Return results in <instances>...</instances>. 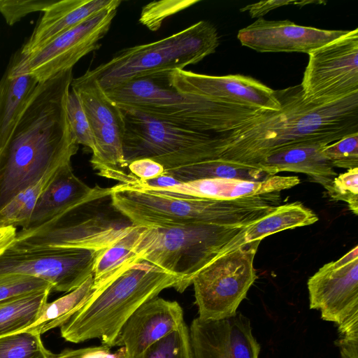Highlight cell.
Wrapping results in <instances>:
<instances>
[{"mask_svg":"<svg viewBox=\"0 0 358 358\" xmlns=\"http://www.w3.org/2000/svg\"><path fill=\"white\" fill-rule=\"evenodd\" d=\"M275 92L280 109L219 134V158L257 167L264 156L281 147L308 141L330 144L358 133V92L316 103L303 99L300 85Z\"/></svg>","mask_w":358,"mask_h":358,"instance_id":"obj_1","label":"cell"},{"mask_svg":"<svg viewBox=\"0 0 358 358\" xmlns=\"http://www.w3.org/2000/svg\"><path fill=\"white\" fill-rule=\"evenodd\" d=\"M72 70L38 84L0 155V208L76 154L78 145L66 115Z\"/></svg>","mask_w":358,"mask_h":358,"instance_id":"obj_2","label":"cell"},{"mask_svg":"<svg viewBox=\"0 0 358 358\" xmlns=\"http://www.w3.org/2000/svg\"><path fill=\"white\" fill-rule=\"evenodd\" d=\"M111 200L129 221L145 227H248L280 206V194L217 200L138 189L118 183L111 187Z\"/></svg>","mask_w":358,"mask_h":358,"instance_id":"obj_3","label":"cell"},{"mask_svg":"<svg viewBox=\"0 0 358 358\" xmlns=\"http://www.w3.org/2000/svg\"><path fill=\"white\" fill-rule=\"evenodd\" d=\"M167 74L162 73L133 80L105 92L120 108L215 134L231 131L271 111L179 92L169 85Z\"/></svg>","mask_w":358,"mask_h":358,"instance_id":"obj_4","label":"cell"},{"mask_svg":"<svg viewBox=\"0 0 358 358\" xmlns=\"http://www.w3.org/2000/svg\"><path fill=\"white\" fill-rule=\"evenodd\" d=\"M180 278L147 262L135 263L102 287L60 327L66 341L99 338L113 347L122 326L143 303L164 289H177Z\"/></svg>","mask_w":358,"mask_h":358,"instance_id":"obj_5","label":"cell"},{"mask_svg":"<svg viewBox=\"0 0 358 358\" xmlns=\"http://www.w3.org/2000/svg\"><path fill=\"white\" fill-rule=\"evenodd\" d=\"M218 45L215 26L201 20L159 41L122 50L83 75L108 91L133 80L183 70L214 53Z\"/></svg>","mask_w":358,"mask_h":358,"instance_id":"obj_6","label":"cell"},{"mask_svg":"<svg viewBox=\"0 0 358 358\" xmlns=\"http://www.w3.org/2000/svg\"><path fill=\"white\" fill-rule=\"evenodd\" d=\"M248 227H144L136 252L139 262H147L177 275L180 282L176 290L183 292L200 270L227 250L245 243Z\"/></svg>","mask_w":358,"mask_h":358,"instance_id":"obj_7","label":"cell"},{"mask_svg":"<svg viewBox=\"0 0 358 358\" xmlns=\"http://www.w3.org/2000/svg\"><path fill=\"white\" fill-rule=\"evenodd\" d=\"M136 224L113 205L111 187L34 227L17 231L11 249L85 248L101 250L127 236Z\"/></svg>","mask_w":358,"mask_h":358,"instance_id":"obj_8","label":"cell"},{"mask_svg":"<svg viewBox=\"0 0 358 358\" xmlns=\"http://www.w3.org/2000/svg\"><path fill=\"white\" fill-rule=\"evenodd\" d=\"M124 122L122 147L127 165L148 158L165 170L219 158V134L201 132L120 108Z\"/></svg>","mask_w":358,"mask_h":358,"instance_id":"obj_9","label":"cell"},{"mask_svg":"<svg viewBox=\"0 0 358 358\" xmlns=\"http://www.w3.org/2000/svg\"><path fill=\"white\" fill-rule=\"evenodd\" d=\"M260 242H245L227 250L194 276L199 320H220L236 314L257 278L254 259Z\"/></svg>","mask_w":358,"mask_h":358,"instance_id":"obj_10","label":"cell"},{"mask_svg":"<svg viewBox=\"0 0 358 358\" xmlns=\"http://www.w3.org/2000/svg\"><path fill=\"white\" fill-rule=\"evenodd\" d=\"M71 87L79 97L93 134V169L99 176L120 184L134 183L137 178L129 173L124 157V122L120 108L94 78L82 75L72 80Z\"/></svg>","mask_w":358,"mask_h":358,"instance_id":"obj_11","label":"cell"},{"mask_svg":"<svg viewBox=\"0 0 358 358\" xmlns=\"http://www.w3.org/2000/svg\"><path fill=\"white\" fill-rule=\"evenodd\" d=\"M117 8L103 10L66 31L41 49L13 57L6 72L10 77L29 75L39 83L69 69L84 56L99 48Z\"/></svg>","mask_w":358,"mask_h":358,"instance_id":"obj_12","label":"cell"},{"mask_svg":"<svg viewBox=\"0 0 358 358\" xmlns=\"http://www.w3.org/2000/svg\"><path fill=\"white\" fill-rule=\"evenodd\" d=\"M301 87L304 100L334 102L358 92V29L308 54Z\"/></svg>","mask_w":358,"mask_h":358,"instance_id":"obj_13","label":"cell"},{"mask_svg":"<svg viewBox=\"0 0 358 358\" xmlns=\"http://www.w3.org/2000/svg\"><path fill=\"white\" fill-rule=\"evenodd\" d=\"M100 250L56 248L18 250L8 248L0 256V273H19L43 280L52 290L69 292L93 275Z\"/></svg>","mask_w":358,"mask_h":358,"instance_id":"obj_14","label":"cell"},{"mask_svg":"<svg viewBox=\"0 0 358 358\" xmlns=\"http://www.w3.org/2000/svg\"><path fill=\"white\" fill-rule=\"evenodd\" d=\"M310 308L338 325L358 315V246L323 265L307 282Z\"/></svg>","mask_w":358,"mask_h":358,"instance_id":"obj_15","label":"cell"},{"mask_svg":"<svg viewBox=\"0 0 358 358\" xmlns=\"http://www.w3.org/2000/svg\"><path fill=\"white\" fill-rule=\"evenodd\" d=\"M167 83L181 93L206 96L268 110L280 109L275 90L248 76L238 74L215 76L175 69L168 73Z\"/></svg>","mask_w":358,"mask_h":358,"instance_id":"obj_16","label":"cell"},{"mask_svg":"<svg viewBox=\"0 0 358 358\" xmlns=\"http://www.w3.org/2000/svg\"><path fill=\"white\" fill-rule=\"evenodd\" d=\"M189 329L193 358H259L261 346L250 320L240 312L215 321L196 317Z\"/></svg>","mask_w":358,"mask_h":358,"instance_id":"obj_17","label":"cell"},{"mask_svg":"<svg viewBox=\"0 0 358 358\" xmlns=\"http://www.w3.org/2000/svg\"><path fill=\"white\" fill-rule=\"evenodd\" d=\"M346 30H326L296 24L289 20L257 19L238 31L242 45L259 52H304L313 50L346 34Z\"/></svg>","mask_w":358,"mask_h":358,"instance_id":"obj_18","label":"cell"},{"mask_svg":"<svg viewBox=\"0 0 358 358\" xmlns=\"http://www.w3.org/2000/svg\"><path fill=\"white\" fill-rule=\"evenodd\" d=\"M182 322L183 310L180 304L157 296L131 314L120 329L114 346L122 348V358H139L150 345Z\"/></svg>","mask_w":358,"mask_h":358,"instance_id":"obj_19","label":"cell"},{"mask_svg":"<svg viewBox=\"0 0 358 358\" xmlns=\"http://www.w3.org/2000/svg\"><path fill=\"white\" fill-rule=\"evenodd\" d=\"M121 3L120 0H56L43 12L31 34L16 53L22 56L33 53L94 15L118 8Z\"/></svg>","mask_w":358,"mask_h":358,"instance_id":"obj_20","label":"cell"},{"mask_svg":"<svg viewBox=\"0 0 358 358\" xmlns=\"http://www.w3.org/2000/svg\"><path fill=\"white\" fill-rule=\"evenodd\" d=\"M299 182L300 179L297 176L278 175L268 177L262 180L208 178L180 182L167 189L155 192L217 200H231L266 193L280 192L282 190L296 186Z\"/></svg>","mask_w":358,"mask_h":358,"instance_id":"obj_21","label":"cell"},{"mask_svg":"<svg viewBox=\"0 0 358 358\" xmlns=\"http://www.w3.org/2000/svg\"><path fill=\"white\" fill-rule=\"evenodd\" d=\"M101 187H91L75 175L71 162L59 167L41 194L27 229L41 225L95 196Z\"/></svg>","mask_w":358,"mask_h":358,"instance_id":"obj_22","label":"cell"},{"mask_svg":"<svg viewBox=\"0 0 358 358\" xmlns=\"http://www.w3.org/2000/svg\"><path fill=\"white\" fill-rule=\"evenodd\" d=\"M327 145L308 141L283 146L264 156L257 166L270 176L282 171L305 173L324 186L337 176L323 153Z\"/></svg>","mask_w":358,"mask_h":358,"instance_id":"obj_23","label":"cell"},{"mask_svg":"<svg viewBox=\"0 0 358 358\" xmlns=\"http://www.w3.org/2000/svg\"><path fill=\"white\" fill-rule=\"evenodd\" d=\"M38 84L31 76L10 77L6 72L0 80V155L31 102Z\"/></svg>","mask_w":358,"mask_h":358,"instance_id":"obj_24","label":"cell"},{"mask_svg":"<svg viewBox=\"0 0 358 358\" xmlns=\"http://www.w3.org/2000/svg\"><path fill=\"white\" fill-rule=\"evenodd\" d=\"M143 227L136 225L124 238L99 251L93 270L95 289L106 285L130 266L139 262L136 245Z\"/></svg>","mask_w":358,"mask_h":358,"instance_id":"obj_25","label":"cell"},{"mask_svg":"<svg viewBox=\"0 0 358 358\" xmlns=\"http://www.w3.org/2000/svg\"><path fill=\"white\" fill-rule=\"evenodd\" d=\"M180 182L208 178H231L262 180L270 177L262 169L221 158L205 160L189 165L165 170Z\"/></svg>","mask_w":358,"mask_h":358,"instance_id":"obj_26","label":"cell"},{"mask_svg":"<svg viewBox=\"0 0 358 358\" xmlns=\"http://www.w3.org/2000/svg\"><path fill=\"white\" fill-rule=\"evenodd\" d=\"M95 291L92 275L75 289L52 302H47L35 322L23 331L41 335L55 328H60L90 300Z\"/></svg>","mask_w":358,"mask_h":358,"instance_id":"obj_27","label":"cell"},{"mask_svg":"<svg viewBox=\"0 0 358 358\" xmlns=\"http://www.w3.org/2000/svg\"><path fill=\"white\" fill-rule=\"evenodd\" d=\"M52 289L34 292L0 301V337L32 325L48 302Z\"/></svg>","mask_w":358,"mask_h":358,"instance_id":"obj_28","label":"cell"},{"mask_svg":"<svg viewBox=\"0 0 358 358\" xmlns=\"http://www.w3.org/2000/svg\"><path fill=\"white\" fill-rule=\"evenodd\" d=\"M317 215L299 202L280 205L271 213L250 225L245 235V242L262 241L277 232L315 223Z\"/></svg>","mask_w":358,"mask_h":358,"instance_id":"obj_29","label":"cell"},{"mask_svg":"<svg viewBox=\"0 0 358 358\" xmlns=\"http://www.w3.org/2000/svg\"><path fill=\"white\" fill-rule=\"evenodd\" d=\"M59 168L45 173L37 182L19 192L1 207L0 226L27 227L41 194Z\"/></svg>","mask_w":358,"mask_h":358,"instance_id":"obj_30","label":"cell"},{"mask_svg":"<svg viewBox=\"0 0 358 358\" xmlns=\"http://www.w3.org/2000/svg\"><path fill=\"white\" fill-rule=\"evenodd\" d=\"M41 335L29 331L0 337V358H52Z\"/></svg>","mask_w":358,"mask_h":358,"instance_id":"obj_31","label":"cell"},{"mask_svg":"<svg viewBox=\"0 0 358 358\" xmlns=\"http://www.w3.org/2000/svg\"><path fill=\"white\" fill-rule=\"evenodd\" d=\"M139 358H193L189 327L182 322L150 345Z\"/></svg>","mask_w":358,"mask_h":358,"instance_id":"obj_32","label":"cell"},{"mask_svg":"<svg viewBox=\"0 0 358 358\" xmlns=\"http://www.w3.org/2000/svg\"><path fill=\"white\" fill-rule=\"evenodd\" d=\"M67 119L73 135L78 145H83L94 150V140L90 122L77 94L69 91L66 101Z\"/></svg>","mask_w":358,"mask_h":358,"instance_id":"obj_33","label":"cell"},{"mask_svg":"<svg viewBox=\"0 0 358 358\" xmlns=\"http://www.w3.org/2000/svg\"><path fill=\"white\" fill-rule=\"evenodd\" d=\"M331 198L345 202L358 215V167L348 169L323 186Z\"/></svg>","mask_w":358,"mask_h":358,"instance_id":"obj_34","label":"cell"},{"mask_svg":"<svg viewBox=\"0 0 358 358\" xmlns=\"http://www.w3.org/2000/svg\"><path fill=\"white\" fill-rule=\"evenodd\" d=\"M46 289L52 290L43 280L19 273H0V301Z\"/></svg>","mask_w":358,"mask_h":358,"instance_id":"obj_35","label":"cell"},{"mask_svg":"<svg viewBox=\"0 0 358 358\" xmlns=\"http://www.w3.org/2000/svg\"><path fill=\"white\" fill-rule=\"evenodd\" d=\"M323 153L334 167L353 169L358 165V133L327 145Z\"/></svg>","mask_w":358,"mask_h":358,"instance_id":"obj_36","label":"cell"},{"mask_svg":"<svg viewBox=\"0 0 358 358\" xmlns=\"http://www.w3.org/2000/svg\"><path fill=\"white\" fill-rule=\"evenodd\" d=\"M198 2L196 0L151 2L142 9L139 21L149 29L156 31L166 17Z\"/></svg>","mask_w":358,"mask_h":358,"instance_id":"obj_37","label":"cell"},{"mask_svg":"<svg viewBox=\"0 0 358 358\" xmlns=\"http://www.w3.org/2000/svg\"><path fill=\"white\" fill-rule=\"evenodd\" d=\"M56 0H0V13L6 22L13 26L27 15L44 12Z\"/></svg>","mask_w":358,"mask_h":358,"instance_id":"obj_38","label":"cell"},{"mask_svg":"<svg viewBox=\"0 0 358 358\" xmlns=\"http://www.w3.org/2000/svg\"><path fill=\"white\" fill-rule=\"evenodd\" d=\"M338 338L335 343L341 358H358V315L337 325Z\"/></svg>","mask_w":358,"mask_h":358,"instance_id":"obj_39","label":"cell"},{"mask_svg":"<svg viewBox=\"0 0 358 358\" xmlns=\"http://www.w3.org/2000/svg\"><path fill=\"white\" fill-rule=\"evenodd\" d=\"M309 3H323L324 1H289V0H269L262 1L256 3L249 4L242 8L241 12L248 11L250 17L262 18L268 12L275 10L283 6H289L293 4L297 6H304Z\"/></svg>","mask_w":358,"mask_h":358,"instance_id":"obj_40","label":"cell"},{"mask_svg":"<svg viewBox=\"0 0 358 358\" xmlns=\"http://www.w3.org/2000/svg\"><path fill=\"white\" fill-rule=\"evenodd\" d=\"M129 173L138 180H148L165 173V169L159 163L148 159L134 160L128 164Z\"/></svg>","mask_w":358,"mask_h":358,"instance_id":"obj_41","label":"cell"},{"mask_svg":"<svg viewBox=\"0 0 358 358\" xmlns=\"http://www.w3.org/2000/svg\"><path fill=\"white\" fill-rule=\"evenodd\" d=\"M16 234L15 227L0 226V256L10 246Z\"/></svg>","mask_w":358,"mask_h":358,"instance_id":"obj_42","label":"cell"},{"mask_svg":"<svg viewBox=\"0 0 358 358\" xmlns=\"http://www.w3.org/2000/svg\"><path fill=\"white\" fill-rule=\"evenodd\" d=\"M87 348L79 349H65L59 354H55L52 358H82L87 350Z\"/></svg>","mask_w":358,"mask_h":358,"instance_id":"obj_43","label":"cell"}]
</instances>
